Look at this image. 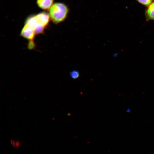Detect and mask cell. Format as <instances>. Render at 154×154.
<instances>
[{
    "mask_svg": "<svg viewBox=\"0 0 154 154\" xmlns=\"http://www.w3.org/2000/svg\"><path fill=\"white\" fill-rule=\"evenodd\" d=\"M70 75L72 78L75 79L79 77L80 73L77 70H74L70 72Z\"/></svg>",
    "mask_w": 154,
    "mask_h": 154,
    "instance_id": "obj_6",
    "label": "cell"
},
{
    "mask_svg": "<svg viewBox=\"0 0 154 154\" xmlns=\"http://www.w3.org/2000/svg\"><path fill=\"white\" fill-rule=\"evenodd\" d=\"M69 11V8L65 4L56 3L49 9V14L50 19L55 24H59L66 19Z\"/></svg>",
    "mask_w": 154,
    "mask_h": 154,
    "instance_id": "obj_1",
    "label": "cell"
},
{
    "mask_svg": "<svg viewBox=\"0 0 154 154\" xmlns=\"http://www.w3.org/2000/svg\"><path fill=\"white\" fill-rule=\"evenodd\" d=\"M146 20H153L154 21V2L150 4L145 12Z\"/></svg>",
    "mask_w": 154,
    "mask_h": 154,
    "instance_id": "obj_4",
    "label": "cell"
},
{
    "mask_svg": "<svg viewBox=\"0 0 154 154\" xmlns=\"http://www.w3.org/2000/svg\"><path fill=\"white\" fill-rule=\"evenodd\" d=\"M10 143L13 147L17 149L21 145V142L19 140L11 139L10 141Z\"/></svg>",
    "mask_w": 154,
    "mask_h": 154,
    "instance_id": "obj_5",
    "label": "cell"
},
{
    "mask_svg": "<svg viewBox=\"0 0 154 154\" xmlns=\"http://www.w3.org/2000/svg\"><path fill=\"white\" fill-rule=\"evenodd\" d=\"M54 0H37V3L41 9L45 10H49L53 4Z\"/></svg>",
    "mask_w": 154,
    "mask_h": 154,
    "instance_id": "obj_3",
    "label": "cell"
},
{
    "mask_svg": "<svg viewBox=\"0 0 154 154\" xmlns=\"http://www.w3.org/2000/svg\"><path fill=\"white\" fill-rule=\"evenodd\" d=\"M21 35L23 37L30 40V44L31 43V48L34 45L33 44V40L35 35L33 30L30 27L27 25H25L21 33Z\"/></svg>",
    "mask_w": 154,
    "mask_h": 154,
    "instance_id": "obj_2",
    "label": "cell"
},
{
    "mask_svg": "<svg viewBox=\"0 0 154 154\" xmlns=\"http://www.w3.org/2000/svg\"><path fill=\"white\" fill-rule=\"evenodd\" d=\"M137 1L143 5H148L151 4L152 0H137Z\"/></svg>",
    "mask_w": 154,
    "mask_h": 154,
    "instance_id": "obj_7",
    "label": "cell"
}]
</instances>
